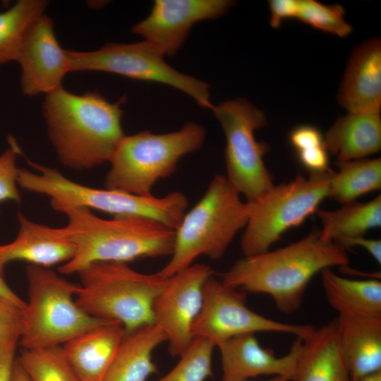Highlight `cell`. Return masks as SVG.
<instances>
[{
	"label": "cell",
	"instance_id": "cell-1",
	"mask_svg": "<svg viewBox=\"0 0 381 381\" xmlns=\"http://www.w3.org/2000/svg\"><path fill=\"white\" fill-rule=\"evenodd\" d=\"M347 250L324 241L320 231L275 250L244 256L222 274V282L244 292L270 296L284 313L296 311L313 277L325 268L346 267Z\"/></svg>",
	"mask_w": 381,
	"mask_h": 381
},
{
	"label": "cell",
	"instance_id": "cell-2",
	"mask_svg": "<svg viewBox=\"0 0 381 381\" xmlns=\"http://www.w3.org/2000/svg\"><path fill=\"white\" fill-rule=\"evenodd\" d=\"M125 99L111 103L99 93L76 95L62 86L47 95L42 108L48 135L64 165L81 170L109 161L126 135Z\"/></svg>",
	"mask_w": 381,
	"mask_h": 381
},
{
	"label": "cell",
	"instance_id": "cell-3",
	"mask_svg": "<svg viewBox=\"0 0 381 381\" xmlns=\"http://www.w3.org/2000/svg\"><path fill=\"white\" fill-rule=\"evenodd\" d=\"M56 211L67 216L68 223L60 230L76 247L73 258L59 267L63 274L78 273L95 262L128 263L172 254L175 231L153 219H104L83 207L62 206Z\"/></svg>",
	"mask_w": 381,
	"mask_h": 381
},
{
	"label": "cell",
	"instance_id": "cell-4",
	"mask_svg": "<svg viewBox=\"0 0 381 381\" xmlns=\"http://www.w3.org/2000/svg\"><path fill=\"white\" fill-rule=\"evenodd\" d=\"M226 176L215 175L198 202L186 212L175 231L169 261L158 274L170 277L200 255L222 258L237 233L245 228L248 206Z\"/></svg>",
	"mask_w": 381,
	"mask_h": 381
},
{
	"label": "cell",
	"instance_id": "cell-5",
	"mask_svg": "<svg viewBox=\"0 0 381 381\" xmlns=\"http://www.w3.org/2000/svg\"><path fill=\"white\" fill-rule=\"evenodd\" d=\"M78 274L77 305L92 317L120 322L126 332L153 324L154 300L169 280L122 262H92Z\"/></svg>",
	"mask_w": 381,
	"mask_h": 381
},
{
	"label": "cell",
	"instance_id": "cell-6",
	"mask_svg": "<svg viewBox=\"0 0 381 381\" xmlns=\"http://www.w3.org/2000/svg\"><path fill=\"white\" fill-rule=\"evenodd\" d=\"M38 173L19 169L18 184L28 191L50 198L52 207H83L114 217H139L157 221L175 230L188 205L187 197L173 191L162 197L142 196L111 189H98L73 182L57 170L29 162Z\"/></svg>",
	"mask_w": 381,
	"mask_h": 381
},
{
	"label": "cell",
	"instance_id": "cell-7",
	"mask_svg": "<svg viewBox=\"0 0 381 381\" xmlns=\"http://www.w3.org/2000/svg\"><path fill=\"white\" fill-rule=\"evenodd\" d=\"M205 138V128L194 122L170 133L125 135L109 161L106 188L152 195L155 184L173 174L183 157L200 149Z\"/></svg>",
	"mask_w": 381,
	"mask_h": 381
},
{
	"label": "cell",
	"instance_id": "cell-8",
	"mask_svg": "<svg viewBox=\"0 0 381 381\" xmlns=\"http://www.w3.org/2000/svg\"><path fill=\"white\" fill-rule=\"evenodd\" d=\"M28 301L23 310L18 343L23 349L63 346L78 335L103 324L75 303L78 284L47 267L26 268Z\"/></svg>",
	"mask_w": 381,
	"mask_h": 381
},
{
	"label": "cell",
	"instance_id": "cell-9",
	"mask_svg": "<svg viewBox=\"0 0 381 381\" xmlns=\"http://www.w3.org/2000/svg\"><path fill=\"white\" fill-rule=\"evenodd\" d=\"M333 173L329 169L308 177L298 175L289 182L274 185L258 200L247 202L248 219L241 239L243 255L270 250L284 232L315 213L328 197Z\"/></svg>",
	"mask_w": 381,
	"mask_h": 381
},
{
	"label": "cell",
	"instance_id": "cell-10",
	"mask_svg": "<svg viewBox=\"0 0 381 381\" xmlns=\"http://www.w3.org/2000/svg\"><path fill=\"white\" fill-rule=\"evenodd\" d=\"M212 111L226 138V177L246 202L258 200L274 186L263 160L270 147L255 137L267 125L264 111L243 98L214 105Z\"/></svg>",
	"mask_w": 381,
	"mask_h": 381
},
{
	"label": "cell",
	"instance_id": "cell-11",
	"mask_svg": "<svg viewBox=\"0 0 381 381\" xmlns=\"http://www.w3.org/2000/svg\"><path fill=\"white\" fill-rule=\"evenodd\" d=\"M71 71H104L127 78L159 83L186 93L203 108L212 109L209 85L168 65L155 47L146 41L109 43L92 52L68 51Z\"/></svg>",
	"mask_w": 381,
	"mask_h": 381
},
{
	"label": "cell",
	"instance_id": "cell-12",
	"mask_svg": "<svg viewBox=\"0 0 381 381\" xmlns=\"http://www.w3.org/2000/svg\"><path fill=\"white\" fill-rule=\"evenodd\" d=\"M246 294L213 277L204 284L201 309L191 327L193 337L209 340L215 346L237 335L256 332L290 334L303 339L315 327L286 323L267 318L250 309Z\"/></svg>",
	"mask_w": 381,
	"mask_h": 381
},
{
	"label": "cell",
	"instance_id": "cell-13",
	"mask_svg": "<svg viewBox=\"0 0 381 381\" xmlns=\"http://www.w3.org/2000/svg\"><path fill=\"white\" fill-rule=\"evenodd\" d=\"M214 274L209 265L192 264L169 277L155 298L152 322L165 334L171 356H180L190 346L191 327L202 304L204 284Z\"/></svg>",
	"mask_w": 381,
	"mask_h": 381
},
{
	"label": "cell",
	"instance_id": "cell-14",
	"mask_svg": "<svg viewBox=\"0 0 381 381\" xmlns=\"http://www.w3.org/2000/svg\"><path fill=\"white\" fill-rule=\"evenodd\" d=\"M234 4L230 0H155L148 16L131 31L163 55L174 56L195 23L220 17Z\"/></svg>",
	"mask_w": 381,
	"mask_h": 381
},
{
	"label": "cell",
	"instance_id": "cell-15",
	"mask_svg": "<svg viewBox=\"0 0 381 381\" xmlns=\"http://www.w3.org/2000/svg\"><path fill=\"white\" fill-rule=\"evenodd\" d=\"M17 61L21 68V89L30 96L47 95L61 87L71 71L68 51L60 46L53 20L44 13L28 29Z\"/></svg>",
	"mask_w": 381,
	"mask_h": 381
},
{
	"label": "cell",
	"instance_id": "cell-16",
	"mask_svg": "<svg viewBox=\"0 0 381 381\" xmlns=\"http://www.w3.org/2000/svg\"><path fill=\"white\" fill-rule=\"evenodd\" d=\"M303 338L296 337L288 353L276 356L260 346L255 334L235 336L221 344L222 381H241L261 375L282 376L291 381Z\"/></svg>",
	"mask_w": 381,
	"mask_h": 381
},
{
	"label": "cell",
	"instance_id": "cell-17",
	"mask_svg": "<svg viewBox=\"0 0 381 381\" xmlns=\"http://www.w3.org/2000/svg\"><path fill=\"white\" fill-rule=\"evenodd\" d=\"M338 102L349 112H378L381 107V41L368 40L351 53Z\"/></svg>",
	"mask_w": 381,
	"mask_h": 381
},
{
	"label": "cell",
	"instance_id": "cell-18",
	"mask_svg": "<svg viewBox=\"0 0 381 381\" xmlns=\"http://www.w3.org/2000/svg\"><path fill=\"white\" fill-rule=\"evenodd\" d=\"M17 218L19 229L16 238L0 246V272L4 274L6 264L15 260L47 268L73 258L76 247L60 228L35 223L20 212Z\"/></svg>",
	"mask_w": 381,
	"mask_h": 381
},
{
	"label": "cell",
	"instance_id": "cell-19",
	"mask_svg": "<svg viewBox=\"0 0 381 381\" xmlns=\"http://www.w3.org/2000/svg\"><path fill=\"white\" fill-rule=\"evenodd\" d=\"M126 333L120 322L110 321L62 346L67 360L80 381H101Z\"/></svg>",
	"mask_w": 381,
	"mask_h": 381
},
{
	"label": "cell",
	"instance_id": "cell-20",
	"mask_svg": "<svg viewBox=\"0 0 381 381\" xmlns=\"http://www.w3.org/2000/svg\"><path fill=\"white\" fill-rule=\"evenodd\" d=\"M291 381H351L339 343L337 318L303 339Z\"/></svg>",
	"mask_w": 381,
	"mask_h": 381
},
{
	"label": "cell",
	"instance_id": "cell-21",
	"mask_svg": "<svg viewBox=\"0 0 381 381\" xmlns=\"http://www.w3.org/2000/svg\"><path fill=\"white\" fill-rule=\"evenodd\" d=\"M337 322L351 381L381 370V317L338 315Z\"/></svg>",
	"mask_w": 381,
	"mask_h": 381
},
{
	"label": "cell",
	"instance_id": "cell-22",
	"mask_svg": "<svg viewBox=\"0 0 381 381\" xmlns=\"http://www.w3.org/2000/svg\"><path fill=\"white\" fill-rule=\"evenodd\" d=\"M328 153L337 162L365 157L381 149V116L378 112H348L340 116L324 138Z\"/></svg>",
	"mask_w": 381,
	"mask_h": 381
},
{
	"label": "cell",
	"instance_id": "cell-23",
	"mask_svg": "<svg viewBox=\"0 0 381 381\" xmlns=\"http://www.w3.org/2000/svg\"><path fill=\"white\" fill-rule=\"evenodd\" d=\"M164 341L165 334L154 324L126 332L101 381H145L157 372L152 353Z\"/></svg>",
	"mask_w": 381,
	"mask_h": 381
},
{
	"label": "cell",
	"instance_id": "cell-24",
	"mask_svg": "<svg viewBox=\"0 0 381 381\" xmlns=\"http://www.w3.org/2000/svg\"><path fill=\"white\" fill-rule=\"evenodd\" d=\"M327 300L338 315L381 317V282L356 280L337 274L331 268L320 272Z\"/></svg>",
	"mask_w": 381,
	"mask_h": 381
},
{
	"label": "cell",
	"instance_id": "cell-25",
	"mask_svg": "<svg viewBox=\"0 0 381 381\" xmlns=\"http://www.w3.org/2000/svg\"><path fill=\"white\" fill-rule=\"evenodd\" d=\"M315 213L322 225L321 238L338 244L345 239L364 236L368 230L380 226L381 195L367 202L344 203L334 210L318 207Z\"/></svg>",
	"mask_w": 381,
	"mask_h": 381
},
{
	"label": "cell",
	"instance_id": "cell-26",
	"mask_svg": "<svg viewBox=\"0 0 381 381\" xmlns=\"http://www.w3.org/2000/svg\"><path fill=\"white\" fill-rule=\"evenodd\" d=\"M339 168L333 173L328 197L344 204L381 188V159H359L337 162Z\"/></svg>",
	"mask_w": 381,
	"mask_h": 381
},
{
	"label": "cell",
	"instance_id": "cell-27",
	"mask_svg": "<svg viewBox=\"0 0 381 381\" xmlns=\"http://www.w3.org/2000/svg\"><path fill=\"white\" fill-rule=\"evenodd\" d=\"M47 5L44 0H19L0 13V65L18 60L28 29Z\"/></svg>",
	"mask_w": 381,
	"mask_h": 381
},
{
	"label": "cell",
	"instance_id": "cell-28",
	"mask_svg": "<svg viewBox=\"0 0 381 381\" xmlns=\"http://www.w3.org/2000/svg\"><path fill=\"white\" fill-rule=\"evenodd\" d=\"M18 358L31 381H80L62 346L23 349Z\"/></svg>",
	"mask_w": 381,
	"mask_h": 381
},
{
	"label": "cell",
	"instance_id": "cell-29",
	"mask_svg": "<svg viewBox=\"0 0 381 381\" xmlns=\"http://www.w3.org/2000/svg\"><path fill=\"white\" fill-rule=\"evenodd\" d=\"M214 346L207 339L194 337L179 356L176 365L155 381H205L212 375V355Z\"/></svg>",
	"mask_w": 381,
	"mask_h": 381
},
{
	"label": "cell",
	"instance_id": "cell-30",
	"mask_svg": "<svg viewBox=\"0 0 381 381\" xmlns=\"http://www.w3.org/2000/svg\"><path fill=\"white\" fill-rule=\"evenodd\" d=\"M344 15L345 10L339 4L298 0L295 18L315 29L345 37L352 32V27L346 21Z\"/></svg>",
	"mask_w": 381,
	"mask_h": 381
},
{
	"label": "cell",
	"instance_id": "cell-31",
	"mask_svg": "<svg viewBox=\"0 0 381 381\" xmlns=\"http://www.w3.org/2000/svg\"><path fill=\"white\" fill-rule=\"evenodd\" d=\"M289 140L296 150L298 161L310 173L325 172L329 168V153L324 137L319 129L311 125L293 128Z\"/></svg>",
	"mask_w": 381,
	"mask_h": 381
},
{
	"label": "cell",
	"instance_id": "cell-32",
	"mask_svg": "<svg viewBox=\"0 0 381 381\" xmlns=\"http://www.w3.org/2000/svg\"><path fill=\"white\" fill-rule=\"evenodd\" d=\"M10 147L0 155V202L11 200L19 203L20 195L17 188L18 170L17 155L21 150L13 138L8 139Z\"/></svg>",
	"mask_w": 381,
	"mask_h": 381
},
{
	"label": "cell",
	"instance_id": "cell-33",
	"mask_svg": "<svg viewBox=\"0 0 381 381\" xmlns=\"http://www.w3.org/2000/svg\"><path fill=\"white\" fill-rule=\"evenodd\" d=\"M23 310L8 300L0 297V337L17 334L20 337Z\"/></svg>",
	"mask_w": 381,
	"mask_h": 381
},
{
	"label": "cell",
	"instance_id": "cell-34",
	"mask_svg": "<svg viewBox=\"0 0 381 381\" xmlns=\"http://www.w3.org/2000/svg\"><path fill=\"white\" fill-rule=\"evenodd\" d=\"M18 340L19 336L17 334L0 337V381H12Z\"/></svg>",
	"mask_w": 381,
	"mask_h": 381
},
{
	"label": "cell",
	"instance_id": "cell-35",
	"mask_svg": "<svg viewBox=\"0 0 381 381\" xmlns=\"http://www.w3.org/2000/svg\"><path fill=\"white\" fill-rule=\"evenodd\" d=\"M298 0H271L270 24L273 28H279L284 20L295 18Z\"/></svg>",
	"mask_w": 381,
	"mask_h": 381
},
{
	"label": "cell",
	"instance_id": "cell-36",
	"mask_svg": "<svg viewBox=\"0 0 381 381\" xmlns=\"http://www.w3.org/2000/svg\"><path fill=\"white\" fill-rule=\"evenodd\" d=\"M337 244V243H336ZM337 245L349 250L350 247L361 246L368 252L378 264H381V241L365 236L345 239Z\"/></svg>",
	"mask_w": 381,
	"mask_h": 381
},
{
	"label": "cell",
	"instance_id": "cell-37",
	"mask_svg": "<svg viewBox=\"0 0 381 381\" xmlns=\"http://www.w3.org/2000/svg\"><path fill=\"white\" fill-rule=\"evenodd\" d=\"M0 297L4 298L13 303L22 310L26 306V303L23 301L6 284L4 274L0 272Z\"/></svg>",
	"mask_w": 381,
	"mask_h": 381
},
{
	"label": "cell",
	"instance_id": "cell-38",
	"mask_svg": "<svg viewBox=\"0 0 381 381\" xmlns=\"http://www.w3.org/2000/svg\"><path fill=\"white\" fill-rule=\"evenodd\" d=\"M12 381H31L18 358H16L13 365Z\"/></svg>",
	"mask_w": 381,
	"mask_h": 381
},
{
	"label": "cell",
	"instance_id": "cell-39",
	"mask_svg": "<svg viewBox=\"0 0 381 381\" xmlns=\"http://www.w3.org/2000/svg\"><path fill=\"white\" fill-rule=\"evenodd\" d=\"M357 381H381V370L364 376Z\"/></svg>",
	"mask_w": 381,
	"mask_h": 381
},
{
	"label": "cell",
	"instance_id": "cell-40",
	"mask_svg": "<svg viewBox=\"0 0 381 381\" xmlns=\"http://www.w3.org/2000/svg\"><path fill=\"white\" fill-rule=\"evenodd\" d=\"M241 381H250V380H241ZM261 381H289V380L284 377L274 376L272 378H270L265 380H261Z\"/></svg>",
	"mask_w": 381,
	"mask_h": 381
}]
</instances>
